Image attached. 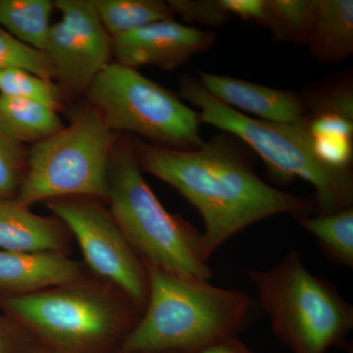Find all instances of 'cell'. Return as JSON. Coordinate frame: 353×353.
Returning a JSON list of instances; mask_svg holds the SVG:
<instances>
[{"instance_id": "cell-1", "label": "cell", "mask_w": 353, "mask_h": 353, "mask_svg": "<svg viewBox=\"0 0 353 353\" xmlns=\"http://www.w3.org/2000/svg\"><path fill=\"white\" fill-rule=\"evenodd\" d=\"M143 170L178 190L204 222V248L209 259L234 234L278 214L303 217L313 201L271 187L223 139L201 148L176 150L132 141Z\"/></svg>"}, {"instance_id": "cell-2", "label": "cell", "mask_w": 353, "mask_h": 353, "mask_svg": "<svg viewBox=\"0 0 353 353\" xmlns=\"http://www.w3.org/2000/svg\"><path fill=\"white\" fill-rule=\"evenodd\" d=\"M143 263L148 301L121 353H199L236 336L254 310V301L240 290Z\"/></svg>"}, {"instance_id": "cell-3", "label": "cell", "mask_w": 353, "mask_h": 353, "mask_svg": "<svg viewBox=\"0 0 353 353\" xmlns=\"http://www.w3.org/2000/svg\"><path fill=\"white\" fill-rule=\"evenodd\" d=\"M106 202L141 261L181 276L212 278L202 233L158 201L141 174L132 141H114Z\"/></svg>"}, {"instance_id": "cell-4", "label": "cell", "mask_w": 353, "mask_h": 353, "mask_svg": "<svg viewBox=\"0 0 353 353\" xmlns=\"http://www.w3.org/2000/svg\"><path fill=\"white\" fill-rule=\"evenodd\" d=\"M179 94L201 109V122L245 141L279 178L285 181L299 178L310 183L315 190L319 215L352 208V170L334 168L316 157L306 118L294 124L254 119L217 101L192 77L181 80Z\"/></svg>"}, {"instance_id": "cell-5", "label": "cell", "mask_w": 353, "mask_h": 353, "mask_svg": "<svg viewBox=\"0 0 353 353\" xmlns=\"http://www.w3.org/2000/svg\"><path fill=\"white\" fill-rule=\"evenodd\" d=\"M272 331L292 353L347 347L353 307L331 283L313 275L296 250L269 270H248Z\"/></svg>"}, {"instance_id": "cell-6", "label": "cell", "mask_w": 353, "mask_h": 353, "mask_svg": "<svg viewBox=\"0 0 353 353\" xmlns=\"http://www.w3.org/2000/svg\"><path fill=\"white\" fill-rule=\"evenodd\" d=\"M0 305L20 326L63 353L99 347L129 333L143 309L119 290L88 280L34 294H4Z\"/></svg>"}, {"instance_id": "cell-7", "label": "cell", "mask_w": 353, "mask_h": 353, "mask_svg": "<svg viewBox=\"0 0 353 353\" xmlns=\"http://www.w3.org/2000/svg\"><path fill=\"white\" fill-rule=\"evenodd\" d=\"M112 131L90 105L69 126L32 146L28 169L16 199L31 206L61 197L108 201Z\"/></svg>"}, {"instance_id": "cell-8", "label": "cell", "mask_w": 353, "mask_h": 353, "mask_svg": "<svg viewBox=\"0 0 353 353\" xmlns=\"http://www.w3.org/2000/svg\"><path fill=\"white\" fill-rule=\"evenodd\" d=\"M87 92L90 105L110 131L131 132L145 143L170 150H192L203 145L199 112L137 69L109 63Z\"/></svg>"}, {"instance_id": "cell-9", "label": "cell", "mask_w": 353, "mask_h": 353, "mask_svg": "<svg viewBox=\"0 0 353 353\" xmlns=\"http://www.w3.org/2000/svg\"><path fill=\"white\" fill-rule=\"evenodd\" d=\"M46 202L78 241L90 270L143 310L148 297L145 265L110 210L92 197H61Z\"/></svg>"}, {"instance_id": "cell-10", "label": "cell", "mask_w": 353, "mask_h": 353, "mask_svg": "<svg viewBox=\"0 0 353 353\" xmlns=\"http://www.w3.org/2000/svg\"><path fill=\"white\" fill-rule=\"evenodd\" d=\"M61 20L51 25L43 52L55 70L60 90H88L109 64L112 39L97 17L92 0H57Z\"/></svg>"}, {"instance_id": "cell-11", "label": "cell", "mask_w": 353, "mask_h": 353, "mask_svg": "<svg viewBox=\"0 0 353 353\" xmlns=\"http://www.w3.org/2000/svg\"><path fill=\"white\" fill-rule=\"evenodd\" d=\"M215 34L174 19L157 21L112 39L117 63L137 69L154 66L172 71L208 50Z\"/></svg>"}, {"instance_id": "cell-12", "label": "cell", "mask_w": 353, "mask_h": 353, "mask_svg": "<svg viewBox=\"0 0 353 353\" xmlns=\"http://www.w3.org/2000/svg\"><path fill=\"white\" fill-rule=\"evenodd\" d=\"M197 81L225 105L252 114L260 120L294 124L306 118L305 102L296 92L203 71L199 72Z\"/></svg>"}, {"instance_id": "cell-13", "label": "cell", "mask_w": 353, "mask_h": 353, "mask_svg": "<svg viewBox=\"0 0 353 353\" xmlns=\"http://www.w3.org/2000/svg\"><path fill=\"white\" fill-rule=\"evenodd\" d=\"M85 279L83 265L64 252L0 250V289L7 294H34Z\"/></svg>"}, {"instance_id": "cell-14", "label": "cell", "mask_w": 353, "mask_h": 353, "mask_svg": "<svg viewBox=\"0 0 353 353\" xmlns=\"http://www.w3.org/2000/svg\"><path fill=\"white\" fill-rule=\"evenodd\" d=\"M69 230L57 217L34 214L13 199H0V250L59 252L69 248Z\"/></svg>"}, {"instance_id": "cell-15", "label": "cell", "mask_w": 353, "mask_h": 353, "mask_svg": "<svg viewBox=\"0 0 353 353\" xmlns=\"http://www.w3.org/2000/svg\"><path fill=\"white\" fill-rule=\"evenodd\" d=\"M306 44L317 59L341 61L353 52L352 0H315Z\"/></svg>"}, {"instance_id": "cell-16", "label": "cell", "mask_w": 353, "mask_h": 353, "mask_svg": "<svg viewBox=\"0 0 353 353\" xmlns=\"http://www.w3.org/2000/svg\"><path fill=\"white\" fill-rule=\"evenodd\" d=\"M63 128L57 111L36 102L0 94V129L23 145H36Z\"/></svg>"}, {"instance_id": "cell-17", "label": "cell", "mask_w": 353, "mask_h": 353, "mask_svg": "<svg viewBox=\"0 0 353 353\" xmlns=\"http://www.w3.org/2000/svg\"><path fill=\"white\" fill-rule=\"evenodd\" d=\"M54 9L51 0H0V27L20 43L43 52Z\"/></svg>"}, {"instance_id": "cell-18", "label": "cell", "mask_w": 353, "mask_h": 353, "mask_svg": "<svg viewBox=\"0 0 353 353\" xmlns=\"http://www.w3.org/2000/svg\"><path fill=\"white\" fill-rule=\"evenodd\" d=\"M92 3L111 39L174 18L171 7L162 0H92Z\"/></svg>"}, {"instance_id": "cell-19", "label": "cell", "mask_w": 353, "mask_h": 353, "mask_svg": "<svg viewBox=\"0 0 353 353\" xmlns=\"http://www.w3.org/2000/svg\"><path fill=\"white\" fill-rule=\"evenodd\" d=\"M299 225L312 234L332 261L353 267V209L316 217H299Z\"/></svg>"}, {"instance_id": "cell-20", "label": "cell", "mask_w": 353, "mask_h": 353, "mask_svg": "<svg viewBox=\"0 0 353 353\" xmlns=\"http://www.w3.org/2000/svg\"><path fill=\"white\" fill-rule=\"evenodd\" d=\"M265 27L278 39L306 44L313 17L315 0H265Z\"/></svg>"}, {"instance_id": "cell-21", "label": "cell", "mask_w": 353, "mask_h": 353, "mask_svg": "<svg viewBox=\"0 0 353 353\" xmlns=\"http://www.w3.org/2000/svg\"><path fill=\"white\" fill-rule=\"evenodd\" d=\"M61 92L53 81L41 78L28 70H0V94L36 102L58 111L61 108Z\"/></svg>"}, {"instance_id": "cell-22", "label": "cell", "mask_w": 353, "mask_h": 353, "mask_svg": "<svg viewBox=\"0 0 353 353\" xmlns=\"http://www.w3.org/2000/svg\"><path fill=\"white\" fill-rule=\"evenodd\" d=\"M22 68L46 80L55 79V70L43 51L34 50L0 27V70Z\"/></svg>"}, {"instance_id": "cell-23", "label": "cell", "mask_w": 353, "mask_h": 353, "mask_svg": "<svg viewBox=\"0 0 353 353\" xmlns=\"http://www.w3.org/2000/svg\"><path fill=\"white\" fill-rule=\"evenodd\" d=\"M29 152L0 129V199L17 196L28 169Z\"/></svg>"}, {"instance_id": "cell-24", "label": "cell", "mask_w": 353, "mask_h": 353, "mask_svg": "<svg viewBox=\"0 0 353 353\" xmlns=\"http://www.w3.org/2000/svg\"><path fill=\"white\" fill-rule=\"evenodd\" d=\"M174 14H178L189 22L204 26H220L229 19L221 0H168Z\"/></svg>"}, {"instance_id": "cell-25", "label": "cell", "mask_w": 353, "mask_h": 353, "mask_svg": "<svg viewBox=\"0 0 353 353\" xmlns=\"http://www.w3.org/2000/svg\"><path fill=\"white\" fill-rule=\"evenodd\" d=\"M221 3L229 15L233 14L241 19L264 25L266 18L265 0H221Z\"/></svg>"}, {"instance_id": "cell-26", "label": "cell", "mask_w": 353, "mask_h": 353, "mask_svg": "<svg viewBox=\"0 0 353 353\" xmlns=\"http://www.w3.org/2000/svg\"><path fill=\"white\" fill-rule=\"evenodd\" d=\"M199 353H253L236 336L218 341L201 350Z\"/></svg>"}, {"instance_id": "cell-27", "label": "cell", "mask_w": 353, "mask_h": 353, "mask_svg": "<svg viewBox=\"0 0 353 353\" xmlns=\"http://www.w3.org/2000/svg\"><path fill=\"white\" fill-rule=\"evenodd\" d=\"M0 353H6V343L3 334H0Z\"/></svg>"}, {"instance_id": "cell-28", "label": "cell", "mask_w": 353, "mask_h": 353, "mask_svg": "<svg viewBox=\"0 0 353 353\" xmlns=\"http://www.w3.org/2000/svg\"><path fill=\"white\" fill-rule=\"evenodd\" d=\"M30 353H52V352H48V350H32V352H30Z\"/></svg>"}, {"instance_id": "cell-29", "label": "cell", "mask_w": 353, "mask_h": 353, "mask_svg": "<svg viewBox=\"0 0 353 353\" xmlns=\"http://www.w3.org/2000/svg\"><path fill=\"white\" fill-rule=\"evenodd\" d=\"M350 352V353H353L352 347V348H350V352Z\"/></svg>"}]
</instances>
